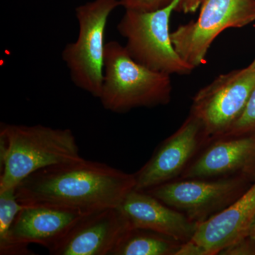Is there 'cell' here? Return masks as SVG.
I'll use <instances>...</instances> for the list:
<instances>
[{"label":"cell","instance_id":"7a4b0ae2","mask_svg":"<svg viewBox=\"0 0 255 255\" xmlns=\"http://www.w3.org/2000/svg\"><path fill=\"white\" fill-rule=\"evenodd\" d=\"M82 159L70 129L1 123L0 192L16 189L40 169Z\"/></svg>","mask_w":255,"mask_h":255},{"label":"cell","instance_id":"6da1fadb","mask_svg":"<svg viewBox=\"0 0 255 255\" xmlns=\"http://www.w3.org/2000/svg\"><path fill=\"white\" fill-rule=\"evenodd\" d=\"M135 187V174L83 158L40 169L20 183L15 192L24 205L88 214L118 207Z\"/></svg>","mask_w":255,"mask_h":255},{"label":"cell","instance_id":"8992f818","mask_svg":"<svg viewBox=\"0 0 255 255\" xmlns=\"http://www.w3.org/2000/svg\"><path fill=\"white\" fill-rule=\"evenodd\" d=\"M255 21V0H204L197 19L178 26L171 38L179 56L195 69L206 63L210 47L223 31Z\"/></svg>","mask_w":255,"mask_h":255},{"label":"cell","instance_id":"9a60e30c","mask_svg":"<svg viewBox=\"0 0 255 255\" xmlns=\"http://www.w3.org/2000/svg\"><path fill=\"white\" fill-rule=\"evenodd\" d=\"M182 244L160 233L132 228L111 255H176Z\"/></svg>","mask_w":255,"mask_h":255},{"label":"cell","instance_id":"277c9868","mask_svg":"<svg viewBox=\"0 0 255 255\" xmlns=\"http://www.w3.org/2000/svg\"><path fill=\"white\" fill-rule=\"evenodd\" d=\"M182 0H173L162 9L152 11L126 10L117 29L127 40L125 48L132 59L144 66L167 75H188L194 68L174 49L169 29L171 16Z\"/></svg>","mask_w":255,"mask_h":255},{"label":"cell","instance_id":"2e32d148","mask_svg":"<svg viewBox=\"0 0 255 255\" xmlns=\"http://www.w3.org/2000/svg\"><path fill=\"white\" fill-rule=\"evenodd\" d=\"M24 206L18 201L15 189L0 192V246L6 242L16 216Z\"/></svg>","mask_w":255,"mask_h":255},{"label":"cell","instance_id":"4fadbf2b","mask_svg":"<svg viewBox=\"0 0 255 255\" xmlns=\"http://www.w3.org/2000/svg\"><path fill=\"white\" fill-rule=\"evenodd\" d=\"M255 172V135L216 139L188 165L182 179L248 177Z\"/></svg>","mask_w":255,"mask_h":255},{"label":"cell","instance_id":"3957f363","mask_svg":"<svg viewBox=\"0 0 255 255\" xmlns=\"http://www.w3.org/2000/svg\"><path fill=\"white\" fill-rule=\"evenodd\" d=\"M172 92L171 75L137 63L119 42L106 43L100 97L106 110L123 114L140 107L167 105Z\"/></svg>","mask_w":255,"mask_h":255},{"label":"cell","instance_id":"ac0fdd59","mask_svg":"<svg viewBox=\"0 0 255 255\" xmlns=\"http://www.w3.org/2000/svg\"><path fill=\"white\" fill-rule=\"evenodd\" d=\"M173 0H120V6L126 10L152 11L168 6Z\"/></svg>","mask_w":255,"mask_h":255},{"label":"cell","instance_id":"7402d4cb","mask_svg":"<svg viewBox=\"0 0 255 255\" xmlns=\"http://www.w3.org/2000/svg\"><path fill=\"white\" fill-rule=\"evenodd\" d=\"M248 67L250 69H252V70H255V59Z\"/></svg>","mask_w":255,"mask_h":255},{"label":"cell","instance_id":"7c38bea8","mask_svg":"<svg viewBox=\"0 0 255 255\" xmlns=\"http://www.w3.org/2000/svg\"><path fill=\"white\" fill-rule=\"evenodd\" d=\"M255 220V182L219 214L199 223L191 241L205 255L220 252L249 236Z\"/></svg>","mask_w":255,"mask_h":255},{"label":"cell","instance_id":"30bf717a","mask_svg":"<svg viewBox=\"0 0 255 255\" xmlns=\"http://www.w3.org/2000/svg\"><path fill=\"white\" fill-rule=\"evenodd\" d=\"M202 142L206 141L200 122L189 114L177 131L135 174V189L146 191L172 181L184 172Z\"/></svg>","mask_w":255,"mask_h":255},{"label":"cell","instance_id":"e0dca14e","mask_svg":"<svg viewBox=\"0 0 255 255\" xmlns=\"http://www.w3.org/2000/svg\"><path fill=\"white\" fill-rule=\"evenodd\" d=\"M253 135H255V89L241 117L221 138Z\"/></svg>","mask_w":255,"mask_h":255},{"label":"cell","instance_id":"5bb4252c","mask_svg":"<svg viewBox=\"0 0 255 255\" xmlns=\"http://www.w3.org/2000/svg\"><path fill=\"white\" fill-rule=\"evenodd\" d=\"M132 228L148 230L184 243L191 241L198 223L145 191L132 189L119 206Z\"/></svg>","mask_w":255,"mask_h":255},{"label":"cell","instance_id":"44dd1931","mask_svg":"<svg viewBox=\"0 0 255 255\" xmlns=\"http://www.w3.org/2000/svg\"><path fill=\"white\" fill-rule=\"evenodd\" d=\"M250 234H251L252 236H253L254 237H255V220L254 223H253V226H252L251 233H250Z\"/></svg>","mask_w":255,"mask_h":255},{"label":"cell","instance_id":"ba28073f","mask_svg":"<svg viewBox=\"0 0 255 255\" xmlns=\"http://www.w3.org/2000/svg\"><path fill=\"white\" fill-rule=\"evenodd\" d=\"M247 177L184 179L146 191L166 205L199 223L219 214L244 192Z\"/></svg>","mask_w":255,"mask_h":255},{"label":"cell","instance_id":"8fae6325","mask_svg":"<svg viewBox=\"0 0 255 255\" xmlns=\"http://www.w3.org/2000/svg\"><path fill=\"white\" fill-rule=\"evenodd\" d=\"M131 229L119 206L101 210L84 216L48 252L52 255H111Z\"/></svg>","mask_w":255,"mask_h":255},{"label":"cell","instance_id":"9c48e42d","mask_svg":"<svg viewBox=\"0 0 255 255\" xmlns=\"http://www.w3.org/2000/svg\"><path fill=\"white\" fill-rule=\"evenodd\" d=\"M87 214L46 205H25L0 246L1 255H33L32 243L49 251L65 238L79 220Z\"/></svg>","mask_w":255,"mask_h":255},{"label":"cell","instance_id":"d6986e66","mask_svg":"<svg viewBox=\"0 0 255 255\" xmlns=\"http://www.w3.org/2000/svg\"><path fill=\"white\" fill-rule=\"evenodd\" d=\"M223 255H255V237L250 234L220 252Z\"/></svg>","mask_w":255,"mask_h":255},{"label":"cell","instance_id":"ffe728a7","mask_svg":"<svg viewBox=\"0 0 255 255\" xmlns=\"http://www.w3.org/2000/svg\"><path fill=\"white\" fill-rule=\"evenodd\" d=\"M204 0H182L177 11H182L184 14H193L200 7Z\"/></svg>","mask_w":255,"mask_h":255},{"label":"cell","instance_id":"52a82bcc","mask_svg":"<svg viewBox=\"0 0 255 255\" xmlns=\"http://www.w3.org/2000/svg\"><path fill=\"white\" fill-rule=\"evenodd\" d=\"M255 89V70L217 77L194 95L190 114L200 122L206 142L221 138L243 114Z\"/></svg>","mask_w":255,"mask_h":255},{"label":"cell","instance_id":"5b68a950","mask_svg":"<svg viewBox=\"0 0 255 255\" xmlns=\"http://www.w3.org/2000/svg\"><path fill=\"white\" fill-rule=\"evenodd\" d=\"M120 0H94L75 9L78 39L66 45L62 58L75 86L100 99L104 78L105 31L111 13Z\"/></svg>","mask_w":255,"mask_h":255}]
</instances>
